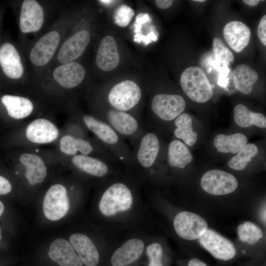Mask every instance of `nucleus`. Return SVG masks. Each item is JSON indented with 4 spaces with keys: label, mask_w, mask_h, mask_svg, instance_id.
Returning a JSON list of instances; mask_svg holds the SVG:
<instances>
[{
    "label": "nucleus",
    "mask_w": 266,
    "mask_h": 266,
    "mask_svg": "<svg viewBox=\"0 0 266 266\" xmlns=\"http://www.w3.org/2000/svg\"><path fill=\"white\" fill-rule=\"evenodd\" d=\"M181 86L192 100L198 103L208 101L213 96V90L203 70L198 66L186 68L180 77Z\"/></svg>",
    "instance_id": "f257e3e1"
},
{
    "label": "nucleus",
    "mask_w": 266,
    "mask_h": 266,
    "mask_svg": "<svg viewBox=\"0 0 266 266\" xmlns=\"http://www.w3.org/2000/svg\"><path fill=\"white\" fill-rule=\"evenodd\" d=\"M133 203L131 190L125 184L115 183L103 193L99 208L104 215L110 216L129 210Z\"/></svg>",
    "instance_id": "f03ea898"
},
{
    "label": "nucleus",
    "mask_w": 266,
    "mask_h": 266,
    "mask_svg": "<svg viewBox=\"0 0 266 266\" xmlns=\"http://www.w3.org/2000/svg\"><path fill=\"white\" fill-rule=\"evenodd\" d=\"M141 95L139 86L134 81L127 80L115 85L109 91L107 99L113 109L127 112L137 104Z\"/></svg>",
    "instance_id": "7ed1b4c3"
},
{
    "label": "nucleus",
    "mask_w": 266,
    "mask_h": 266,
    "mask_svg": "<svg viewBox=\"0 0 266 266\" xmlns=\"http://www.w3.org/2000/svg\"><path fill=\"white\" fill-rule=\"evenodd\" d=\"M202 189L214 196H223L233 193L238 187V181L232 173L220 169L206 172L200 182Z\"/></svg>",
    "instance_id": "20e7f679"
},
{
    "label": "nucleus",
    "mask_w": 266,
    "mask_h": 266,
    "mask_svg": "<svg viewBox=\"0 0 266 266\" xmlns=\"http://www.w3.org/2000/svg\"><path fill=\"white\" fill-rule=\"evenodd\" d=\"M173 224L177 234L188 241L198 240L209 228L207 221L202 216L185 210L175 215Z\"/></svg>",
    "instance_id": "39448f33"
},
{
    "label": "nucleus",
    "mask_w": 266,
    "mask_h": 266,
    "mask_svg": "<svg viewBox=\"0 0 266 266\" xmlns=\"http://www.w3.org/2000/svg\"><path fill=\"white\" fill-rule=\"evenodd\" d=\"M69 208V201L66 187L59 184L51 186L43 200L45 216L50 220L57 221L64 217Z\"/></svg>",
    "instance_id": "423d86ee"
},
{
    "label": "nucleus",
    "mask_w": 266,
    "mask_h": 266,
    "mask_svg": "<svg viewBox=\"0 0 266 266\" xmlns=\"http://www.w3.org/2000/svg\"><path fill=\"white\" fill-rule=\"evenodd\" d=\"M198 241L205 250L217 259L228 261L236 255L234 244L213 229L208 228Z\"/></svg>",
    "instance_id": "0eeeda50"
},
{
    "label": "nucleus",
    "mask_w": 266,
    "mask_h": 266,
    "mask_svg": "<svg viewBox=\"0 0 266 266\" xmlns=\"http://www.w3.org/2000/svg\"><path fill=\"white\" fill-rule=\"evenodd\" d=\"M185 107V100L178 95L157 94L151 102L154 113L161 119L166 121L175 119L183 112Z\"/></svg>",
    "instance_id": "6e6552de"
},
{
    "label": "nucleus",
    "mask_w": 266,
    "mask_h": 266,
    "mask_svg": "<svg viewBox=\"0 0 266 266\" xmlns=\"http://www.w3.org/2000/svg\"><path fill=\"white\" fill-rule=\"evenodd\" d=\"M60 39L58 32L52 31L43 35L31 51L30 59L36 66L46 65L52 58Z\"/></svg>",
    "instance_id": "1a4fd4ad"
},
{
    "label": "nucleus",
    "mask_w": 266,
    "mask_h": 266,
    "mask_svg": "<svg viewBox=\"0 0 266 266\" xmlns=\"http://www.w3.org/2000/svg\"><path fill=\"white\" fill-rule=\"evenodd\" d=\"M90 41V35L86 30L80 31L68 38L59 51L57 59L61 64L73 62L85 51Z\"/></svg>",
    "instance_id": "9d476101"
},
{
    "label": "nucleus",
    "mask_w": 266,
    "mask_h": 266,
    "mask_svg": "<svg viewBox=\"0 0 266 266\" xmlns=\"http://www.w3.org/2000/svg\"><path fill=\"white\" fill-rule=\"evenodd\" d=\"M44 21V11L39 3L34 0H24L20 17V28L24 33L38 31Z\"/></svg>",
    "instance_id": "9b49d317"
},
{
    "label": "nucleus",
    "mask_w": 266,
    "mask_h": 266,
    "mask_svg": "<svg viewBox=\"0 0 266 266\" xmlns=\"http://www.w3.org/2000/svg\"><path fill=\"white\" fill-rule=\"evenodd\" d=\"M59 135L57 127L47 119L39 118L33 121L27 127L26 135L30 141L45 144L55 141Z\"/></svg>",
    "instance_id": "f8f14e48"
},
{
    "label": "nucleus",
    "mask_w": 266,
    "mask_h": 266,
    "mask_svg": "<svg viewBox=\"0 0 266 266\" xmlns=\"http://www.w3.org/2000/svg\"><path fill=\"white\" fill-rule=\"evenodd\" d=\"M98 66L102 70L110 71L116 68L120 61L118 47L114 38L110 35L100 41L96 58Z\"/></svg>",
    "instance_id": "ddd939ff"
},
{
    "label": "nucleus",
    "mask_w": 266,
    "mask_h": 266,
    "mask_svg": "<svg viewBox=\"0 0 266 266\" xmlns=\"http://www.w3.org/2000/svg\"><path fill=\"white\" fill-rule=\"evenodd\" d=\"M85 74V70L81 64L71 62L57 67L54 71L53 77L60 85L71 89L82 82Z\"/></svg>",
    "instance_id": "4468645a"
},
{
    "label": "nucleus",
    "mask_w": 266,
    "mask_h": 266,
    "mask_svg": "<svg viewBox=\"0 0 266 266\" xmlns=\"http://www.w3.org/2000/svg\"><path fill=\"white\" fill-rule=\"evenodd\" d=\"M48 256L60 266H82L83 264L70 243L63 238L52 242Z\"/></svg>",
    "instance_id": "2eb2a0df"
},
{
    "label": "nucleus",
    "mask_w": 266,
    "mask_h": 266,
    "mask_svg": "<svg viewBox=\"0 0 266 266\" xmlns=\"http://www.w3.org/2000/svg\"><path fill=\"white\" fill-rule=\"evenodd\" d=\"M69 241L77 255L86 266H97L100 255L92 240L81 233H74L69 238Z\"/></svg>",
    "instance_id": "dca6fc26"
},
{
    "label": "nucleus",
    "mask_w": 266,
    "mask_h": 266,
    "mask_svg": "<svg viewBox=\"0 0 266 266\" xmlns=\"http://www.w3.org/2000/svg\"><path fill=\"white\" fill-rule=\"evenodd\" d=\"M223 33L230 47L236 52H241L248 44L251 36L248 27L238 21L228 23L224 28Z\"/></svg>",
    "instance_id": "f3484780"
},
{
    "label": "nucleus",
    "mask_w": 266,
    "mask_h": 266,
    "mask_svg": "<svg viewBox=\"0 0 266 266\" xmlns=\"http://www.w3.org/2000/svg\"><path fill=\"white\" fill-rule=\"evenodd\" d=\"M0 65L3 72L12 79L20 78L24 68L19 53L13 45L6 42L0 47Z\"/></svg>",
    "instance_id": "a211bd4d"
},
{
    "label": "nucleus",
    "mask_w": 266,
    "mask_h": 266,
    "mask_svg": "<svg viewBox=\"0 0 266 266\" xmlns=\"http://www.w3.org/2000/svg\"><path fill=\"white\" fill-rule=\"evenodd\" d=\"M118 134L129 136L135 133L139 128L137 120L127 112L115 109H109L106 115V120Z\"/></svg>",
    "instance_id": "6ab92c4d"
},
{
    "label": "nucleus",
    "mask_w": 266,
    "mask_h": 266,
    "mask_svg": "<svg viewBox=\"0 0 266 266\" xmlns=\"http://www.w3.org/2000/svg\"><path fill=\"white\" fill-rule=\"evenodd\" d=\"M144 244L139 239L128 240L114 253L111 258L112 266H127L136 261L143 252Z\"/></svg>",
    "instance_id": "aec40b11"
},
{
    "label": "nucleus",
    "mask_w": 266,
    "mask_h": 266,
    "mask_svg": "<svg viewBox=\"0 0 266 266\" xmlns=\"http://www.w3.org/2000/svg\"><path fill=\"white\" fill-rule=\"evenodd\" d=\"M83 120L87 128L103 143L112 148L120 144L119 134L106 122L90 115H84Z\"/></svg>",
    "instance_id": "412c9836"
},
{
    "label": "nucleus",
    "mask_w": 266,
    "mask_h": 266,
    "mask_svg": "<svg viewBox=\"0 0 266 266\" xmlns=\"http://www.w3.org/2000/svg\"><path fill=\"white\" fill-rule=\"evenodd\" d=\"M160 151V142L157 136L149 132L142 137L136 153L138 163L145 168L151 167L156 161Z\"/></svg>",
    "instance_id": "4be33fe9"
},
{
    "label": "nucleus",
    "mask_w": 266,
    "mask_h": 266,
    "mask_svg": "<svg viewBox=\"0 0 266 266\" xmlns=\"http://www.w3.org/2000/svg\"><path fill=\"white\" fill-rule=\"evenodd\" d=\"M20 161L26 167L25 176L30 184L33 185L43 181L47 173V167L39 156L24 153L20 156Z\"/></svg>",
    "instance_id": "5701e85b"
},
{
    "label": "nucleus",
    "mask_w": 266,
    "mask_h": 266,
    "mask_svg": "<svg viewBox=\"0 0 266 266\" xmlns=\"http://www.w3.org/2000/svg\"><path fill=\"white\" fill-rule=\"evenodd\" d=\"M1 101L8 115L16 119L28 117L33 109L32 101L29 99L22 97L6 95L2 97Z\"/></svg>",
    "instance_id": "b1692460"
},
{
    "label": "nucleus",
    "mask_w": 266,
    "mask_h": 266,
    "mask_svg": "<svg viewBox=\"0 0 266 266\" xmlns=\"http://www.w3.org/2000/svg\"><path fill=\"white\" fill-rule=\"evenodd\" d=\"M234 86L236 90L245 95L252 91L254 84L258 79L257 72L247 65H240L233 71Z\"/></svg>",
    "instance_id": "393cba45"
},
{
    "label": "nucleus",
    "mask_w": 266,
    "mask_h": 266,
    "mask_svg": "<svg viewBox=\"0 0 266 266\" xmlns=\"http://www.w3.org/2000/svg\"><path fill=\"white\" fill-rule=\"evenodd\" d=\"M236 233L240 244L252 247L264 243L263 229L253 222L246 221L240 224L237 227Z\"/></svg>",
    "instance_id": "a878e982"
},
{
    "label": "nucleus",
    "mask_w": 266,
    "mask_h": 266,
    "mask_svg": "<svg viewBox=\"0 0 266 266\" xmlns=\"http://www.w3.org/2000/svg\"><path fill=\"white\" fill-rule=\"evenodd\" d=\"M71 162L79 170L94 176H104L109 169L108 166L104 162L88 155H74L71 159Z\"/></svg>",
    "instance_id": "bb28decb"
},
{
    "label": "nucleus",
    "mask_w": 266,
    "mask_h": 266,
    "mask_svg": "<svg viewBox=\"0 0 266 266\" xmlns=\"http://www.w3.org/2000/svg\"><path fill=\"white\" fill-rule=\"evenodd\" d=\"M233 118L235 123L242 128L252 125L263 129L266 127V117L264 114L253 112L242 104H238L235 106Z\"/></svg>",
    "instance_id": "cd10ccee"
},
{
    "label": "nucleus",
    "mask_w": 266,
    "mask_h": 266,
    "mask_svg": "<svg viewBox=\"0 0 266 266\" xmlns=\"http://www.w3.org/2000/svg\"><path fill=\"white\" fill-rule=\"evenodd\" d=\"M247 141V137L241 133L229 135L219 134L214 138L213 144L219 152L235 154L246 144Z\"/></svg>",
    "instance_id": "c85d7f7f"
},
{
    "label": "nucleus",
    "mask_w": 266,
    "mask_h": 266,
    "mask_svg": "<svg viewBox=\"0 0 266 266\" xmlns=\"http://www.w3.org/2000/svg\"><path fill=\"white\" fill-rule=\"evenodd\" d=\"M193 156L185 144L179 140H174L168 145V161L174 167L184 168L193 160Z\"/></svg>",
    "instance_id": "c756f323"
},
{
    "label": "nucleus",
    "mask_w": 266,
    "mask_h": 266,
    "mask_svg": "<svg viewBox=\"0 0 266 266\" xmlns=\"http://www.w3.org/2000/svg\"><path fill=\"white\" fill-rule=\"evenodd\" d=\"M174 135L189 146L194 145L198 139L197 133L193 131L192 119L188 113H183L175 118Z\"/></svg>",
    "instance_id": "7c9ffc66"
},
{
    "label": "nucleus",
    "mask_w": 266,
    "mask_h": 266,
    "mask_svg": "<svg viewBox=\"0 0 266 266\" xmlns=\"http://www.w3.org/2000/svg\"><path fill=\"white\" fill-rule=\"evenodd\" d=\"M60 149L66 155L74 156L76 155L77 152H79L81 155H88L94 150L89 141L69 135H66L62 137Z\"/></svg>",
    "instance_id": "2f4dec72"
},
{
    "label": "nucleus",
    "mask_w": 266,
    "mask_h": 266,
    "mask_svg": "<svg viewBox=\"0 0 266 266\" xmlns=\"http://www.w3.org/2000/svg\"><path fill=\"white\" fill-rule=\"evenodd\" d=\"M258 152L257 146L253 143L245 144L236 155L230 159L228 164L229 166L235 170H242L247 166L248 163L252 160Z\"/></svg>",
    "instance_id": "473e14b6"
},
{
    "label": "nucleus",
    "mask_w": 266,
    "mask_h": 266,
    "mask_svg": "<svg viewBox=\"0 0 266 266\" xmlns=\"http://www.w3.org/2000/svg\"><path fill=\"white\" fill-rule=\"evenodd\" d=\"M213 50L216 61L223 66H228L234 60L232 51L219 37H216L213 39Z\"/></svg>",
    "instance_id": "72a5a7b5"
},
{
    "label": "nucleus",
    "mask_w": 266,
    "mask_h": 266,
    "mask_svg": "<svg viewBox=\"0 0 266 266\" xmlns=\"http://www.w3.org/2000/svg\"><path fill=\"white\" fill-rule=\"evenodd\" d=\"M134 14L133 10L130 7L126 5H121L115 13V23L119 26L126 27L130 22Z\"/></svg>",
    "instance_id": "f704fd0d"
},
{
    "label": "nucleus",
    "mask_w": 266,
    "mask_h": 266,
    "mask_svg": "<svg viewBox=\"0 0 266 266\" xmlns=\"http://www.w3.org/2000/svg\"><path fill=\"white\" fill-rule=\"evenodd\" d=\"M163 248L158 243L149 245L146 250L147 255L150 260L148 266H163L162 261Z\"/></svg>",
    "instance_id": "c9c22d12"
},
{
    "label": "nucleus",
    "mask_w": 266,
    "mask_h": 266,
    "mask_svg": "<svg viewBox=\"0 0 266 266\" xmlns=\"http://www.w3.org/2000/svg\"><path fill=\"white\" fill-rule=\"evenodd\" d=\"M266 15H265L261 19L257 29V34L260 41L266 45Z\"/></svg>",
    "instance_id": "e433bc0d"
},
{
    "label": "nucleus",
    "mask_w": 266,
    "mask_h": 266,
    "mask_svg": "<svg viewBox=\"0 0 266 266\" xmlns=\"http://www.w3.org/2000/svg\"><path fill=\"white\" fill-rule=\"evenodd\" d=\"M229 72V68L227 66H223L219 71L218 83L219 85L225 87L228 82L227 77Z\"/></svg>",
    "instance_id": "4c0bfd02"
},
{
    "label": "nucleus",
    "mask_w": 266,
    "mask_h": 266,
    "mask_svg": "<svg viewBox=\"0 0 266 266\" xmlns=\"http://www.w3.org/2000/svg\"><path fill=\"white\" fill-rule=\"evenodd\" d=\"M11 189L12 186L9 181L0 175V195L8 194Z\"/></svg>",
    "instance_id": "58836bf2"
},
{
    "label": "nucleus",
    "mask_w": 266,
    "mask_h": 266,
    "mask_svg": "<svg viewBox=\"0 0 266 266\" xmlns=\"http://www.w3.org/2000/svg\"><path fill=\"white\" fill-rule=\"evenodd\" d=\"M150 19L149 16L148 14H140L136 18L135 24V33H137L140 31L141 25L145 22L149 21Z\"/></svg>",
    "instance_id": "ea45409f"
},
{
    "label": "nucleus",
    "mask_w": 266,
    "mask_h": 266,
    "mask_svg": "<svg viewBox=\"0 0 266 266\" xmlns=\"http://www.w3.org/2000/svg\"><path fill=\"white\" fill-rule=\"evenodd\" d=\"M173 3L172 0H155L156 5L160 8L166 9L169 7Z\"/></svg>",
    "instance_id": "a19ab883"
},
{
    "label": "nucleus",
    "mask_w": 266,
    "mask_h": 266,
    "mask_svg": "<svg viewBox=\"0 0 266 266\" xmlns=\"http://www.w3.org/2000/svg\"><path fill=\"white\" fill-rule=\"evenodd\" d=\"M188 266H207L205 263L202 261L193 258L191 259L188 263Z\"/></svg>",
    "instance_id": "79ce46f5"
},
{
    "label": "nucleus",
    "mask_w": 266,
    "mask_h": 266,
    "mask_svg": "<svg viewBox=\"0 0 266 266\" xmlns=\"http://www.w3.org/2000/svg\"><path fill=\"white\" fill-rule=\"evenodd\" d=\"M245 4L250 6H256L259 2V0H244L242 1Z\"/></svg>",
    "instance_id": "37998d69"
},
{
    "label": "nucleus",
    "mask_w": 266,
    "mask_h": 266,
    "mask_svg": "<svg viewBox=\"0 0 266 266\" xmlns=\"http://www.w3.org/2000/svg\"><path fill=\"white\" fill-rule=\"evenodd\" d=\"M99 1H100L101 3H103L104 4H108V5L114 2V0H100Z\"/></svg>",
    "instance_id": "c03bdc74"
},
{
    "label": "nucleus",
    "mask_w": 266,
    "mask_h": 266,
    "mask_svg": "<svg viewBox=\"0 0 266 266\" xmlns=\"http://www.w3.org/2000/svg\"><path fill=\"white\" fill-rule=\"evenodd\" d=\"M4 209V205L2 202L0 200V216L3 213Z\"/></svg>",
    "instance_id": "a18cd8bd"
},
{
    "label": "nucleus",
    "mask_w": 266,
    "mask_h": 266,
    "mask_svg": "<svg viewBox=\"0 0 266 266\" xmlns=\"http://www.w3.org/2000/svg\"><path fill=\"white\" fill-rule=\"evenodd\" d=\"M194 1L200 2H204L205 0H195Z\"/></svg>",
    "instance_id": "49530a36"
},
{
    "label": "nucleus",
    "mask_w": 266,
    "mask_h": 266,
    "mask_svg": "<svg viewBox=\"0 0 266 266\" xmlns=\"http://www.w3.org/2000/svg\"><path fill=\"white\" fill-rule=\"evenodd\" d=\"M1 238V234H0V240Z\"/></svg>",
    "instance_id": "de8ad7c7"
}]
</instances>
